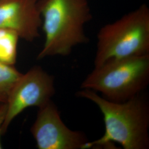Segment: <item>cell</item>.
Here are the masks:
<instances>
[{
	"instance_id": "obj_1",
	"label": "cell",
	"mask_w": 149,
	"mask_h": 149,
	"mask_svg": "<svg viewBox=\"0 0 149 149\" xmlns=\"http://www.w3.org/2000/svg\"><path fill=\"white\" fill-rule=\"evenodd\" d=\"M76 95L97 105L105 125L101 138L89 141L83 149H113L114 143L124 149H149V101L144 92L123 102L109 101L87 89H81Z\"/></svg>"
},
{
	"instance_id": "obj_2",
	"label": "cell",
	"mask_w": 149,
	"mask_h": 149,
	"mask_svg": "<svg viewBox=\"0 0 149 149\" xmlns=\"http://www.w3.org/2000/svg\"><path fill=\"white\" fill-rule=\"evenodd\" d=\"M40 9L45 42L37 60L69 56L89 42L85 32L92 18L88 0H40Z\"/></svg>"
},
{
	"instance_id": "obj_3",
	"label": "cell",
	"mask_w": 149,
	"mask_h": 149,
	"mask_svg": "<svg viewBox=\"0 0 149 149\" xmlns=\"http://www.w3.org/2000/svg\"><path fill=\"white\" fill-rule=\"evenodd\" d=\"M149 83V54L111 59L95 67L80 85L109 101H126L144 92Z\"/></svg>"
},
{
	"instance_id": "obj_4",
	"label": "cell",
	"mask_w": 149,
	"mask_h": 149,
	"mask_svg": "<svg viewBox=\"0 0 149 149\" xmlns=\"http://www.w3.org/2000/svg\"><path fill=\"white\" fill-rule=\"evenodd\" d=\"M94 66L111 59L149 54V8L140 6L102 27L97 35Z\"/></svg>"
},
{
	"instance_id": "obj_5",
	"label": "cell",
	"mask_w": 149,
	"mask_h": 149,
	"mask_svg": "<svg viewBox=\"0 0 149 149\" xmlns=\"http://www.w3.org/2000/svg\"><path fill=\"white\" fill-rule=\"evenodd\" d=\"M55 93L54 76L39 66L32 68L22 74L8 97L7 111L2 127V135L6 133L11 123L26 109L40 108L46 104Z\"/></svg>"
},
{
	"instance_id": "obj_6",
	"label": "cell",
	"mask_w": 149,
	"mask_h": 149,
	"mask_svg": "<svg viewBox=\"0 0 149 149\" xmlns=\"http://www.w3.org/2000/svg\"><path fill=\"white\" fill-rule=\"evenodd\" d=\"M31 132L39 149H83L89 141L85 133L65 124L52 100L39 108Z\"/></svg>"
},
{
	"instance_id": "obj_7",
	"label": "cell",
	"mask_w": 149,
	"mask_h": 149,
	"mask_svg": "<svg viewBox=\"0 0 149 149\" xmlns=\"http://www.w3.org/2000/svg\"><path fill=\"white\" fill-rule=\"evenodd\" d=\"M40 0H0V28L33 42L39 37L42 18Z\"/></svg>"
},
{
	"instance_id": "obj_8",
	"label": "cell",
	"mask_w": 149,
	"mask_h": 149,
	"mask_svg": "<svg viewBox=\"0 0 149 149\" xmlns=\"http://www.w3.org/2000/svg\"><path fill=\"white\" fill-rule=\"evenodd\" d=\"M19 39L15 32L0 28V63L12 66L16 64Z\"/></svg>"
},
{
	"instance_id": "obj_9",
	"label": "cell",
	"mask_w": 149,
	"mask_h": 149,
	"mask_svg": "<svg viewBox=\"0 0 149 149\" xmlns=\"http://www.w3.org/2000/svg\"><path fill=\"white\" fill-rule=\"evenodd\" d=\"M23 74L12 66L0 63V103H7L11 91Z\"/></svg>"
},
{
	"instance_id": "obj_10",
	"label": "cell",
	"mask_w": 149,
	"mask_h": 149,
	"mask_svg": "<svg viewBox=\"0 0 149 149\" xmlns=\"http://www.w3.org/2000/svg\"><path fill=\"white\" fill-rule=\"evenodd\" d=\"M7 111V103H0V149H2L1 142V136L2 135V127L5 120L6 116Z\"/></svg>"
}]
</instances>
